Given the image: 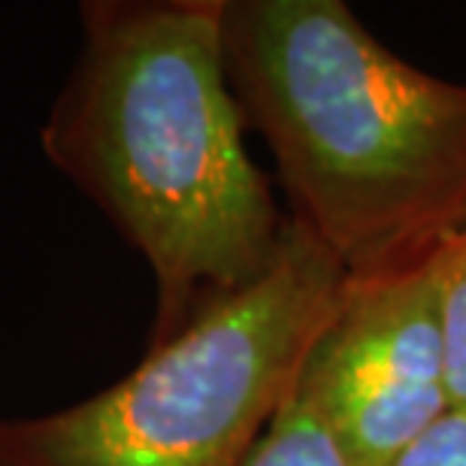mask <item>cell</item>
<instances>
[{
  "label": "cell",
  "instance_id": "obj_5",
  "mask_svg": "<svg viewBox=\"0 0 466 466\" xmlns=\"http://www.w3.org/2000/svg\"><path fill=\"white\" fill-rule=\"evenodd\" d=\"M451 406L466 412V216L433 246Z\"/></svg>",
  "mask_w": 466,
  "mask_h": 466
},
{
  "label": "cell",
  "instance_id": "obj_7",
  "mask_svg": "<svg viewBox=\"0 0 466 466\" xmlns=\"http://www.w3.org/2000/svg\"><path fill=\"white\" fill-rule=\"evenodd\" d=\"M388 466H466V412H445Z\"/></svg>",
  "mask_w": 466,
  "mask_h": 466
},
{
  "label": "cell",
  "instance_id": "obj_1",
  "mask_svg": "<svg viewBox=\"0 0 466 466\" xmlns=\"http://www.w3.org/2000/svg\"><path fill=\"white\" fill-rule=\"evenodd\" d=\"M86 43L43 127L155 276L152 346L264 273L288 225L246 152L221 0L86 4Z\"/></svg>",
  "mask_w": 466,
  "mask_h": 466
},
{
  "label": "cell",
  "instance_id": "obj_2",
  "mask_svg": "<svg viewBox=\"0 0 466 466\" xmlns=\"http://www.w3.org/2000/svg\"><path fill=\"white\" fill-rule=\"evenodd\" d=\"M230 86L291 216L349 276L418 260L466 216V86L412 67L342 0H221Z\"/></svg>",
  "mask_w": 466,
  "mask_h": 466
},
{
  "label": "cell",
  "instance_id": "obj_4",
  "mask_svg": "<svg viewBox=\"0 0 466 466\" xmlns=\"http://www.w3.org/2000/svg\"><path fill=\"white\" fill-rule=\"evenodd\" d=\"M431 251L349 276L303 358L294 397L351 466H388L454 409Z\"/></svg>",
  "mask_w": 466,
  "mask_h": 466
},
{
  "label": "cell",
  "instance_id": "obj_3",
  "mask_svg": "<svg viewBox=\"0 0 466 466\" xmlns=\"http://www.w3.org/2000/svg\"><path fill=\"white\" fill-rule=\"evenodd\" d=\"M346 279L288 212L273 264L113 388L43 418H0V466H239L291 400Z\"/></svg>",
  "mask_w": 466,
  "mask_h": 466
},
{
  "label": "cell",
  "instance_id": "obj_6",
  "mask_svg": "<svg viewBox=\"0 0 466 466\" xmlns=\"http://www.w3.org/2000/svg\"><path fill=\"white\" fill-rule=\"evenodd\" d=\"M239 466H351L342 454L339 442L321 424V418L303 406L291 394V400L279 409L264 436L255 442L248 458Z\"/></svg>",
  "mask_w": 466,
  "mask_h": 466
}]
</instances>
